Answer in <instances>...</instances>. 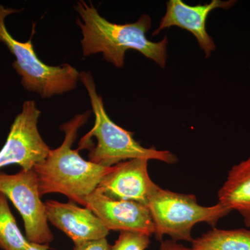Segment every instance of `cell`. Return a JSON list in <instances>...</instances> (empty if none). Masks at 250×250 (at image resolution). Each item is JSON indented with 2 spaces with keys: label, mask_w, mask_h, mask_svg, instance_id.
<instances>
[{
  "label": "cell",
  "mask_w": 250,
  "mask_h": 250,
  "mask_svg": "<svg viewBox=\"0 0 250 250\" xmlns=\"http://www.w3.org/2000/svg\"><path fill=\"white\" fill-rule=\"evenodd\" d=\"M0 192L12 202L22 217L27 241L49 246L54 236L45 203L41 200L35 170H21L14 174L0 172Z\"/></svg>",
  "instance_id": "6"
},
{
  "label": "cell",
  "mask_w": 250,
  "mask_h": 250,
  "mask_svg": "<svg viewBox=\"0 0 250 250\" xmlns=\"http://www.w3.org/2000/svg\"><path fill=\"white\" fill-rule=\"evenodd\" d=\"M191 250H250V230L213 228L194 238Z\"/></svg>",
  "instance_id": "13"
},
{
  "label": "cell",
  "mask_w": 250,
  "mask_h": 250,
  "mask_svg": "<svg viewBox=\"0 0 250 250\" xmlns=\"http://www.w3.org/2000/svg\"><path fill=\"white\" fill-rule=\"evenodd\" d=\"M146 206L154 223V234L160 241L168 236L172 241L192 243V230L195 225L207 223L215 228L220 219L231 212L219 202L204 207L199 205L195 195L171 191L158 185Z\"/></svg>",
  "instance_id": "4"
},
{
  "label": "cell",
  "mask_w": 250,
  "mask_h": 250,
  "mask_svg": "<svg viewBox=\"0 0 250 250\" xmlns=\"http://www.w3.org/2000/svg\"><path fill=\"white\" fill-rule=\"evenodd\" d=\"M29 241L18 228L10 210L7 197L0 192V249L26 250Z\"/></svg>",
  "instance_id": "14"
},
{
  "label": "cell",
  "mask_w": 250,
  "mask_h": 250,
  "mask_svg": "<svg viewBox=\"0 0 250 250\" xmlns=\"http://www.w3.org/2000/svg\"><path fill=\"white\" fill-rule=\"evenodd\" d=\"M73 250H111L106 238L75 244Z\"/></svg>",
  "instance_id": "16"
},
{
  "label": "cell",
  "mask_w": 250,
  "mask_h": 250,
  "mask_svg": "<svg viewBox=\"0 0 250 250\" xmlns=\"http://www.w3.org/2000/svg\"><path fill=\"white\" fill-rule=\"evenodd\" d=\"M91 111L76 115L64 123L60 129L65 134L62 144L51 149L48 156L34 167L41 196L61 193L69 200L85 205V197L98 188L104 176L112 167H104L85 161L72 149L79 129L88 121Z\"/></svg>",
  "instance_id": "2"
},
{
  "label": "cell",
  "mask_w": 250,
  "mask_h": 250,
  "mask_svg": "<svg viewBox=\"0 0 250 250\" xmlns=\"http://www.w3.org/2000/svg\"><path fill=\"white\" fill-rule=\"evenodd\" d=\"M75 9L80 15L76 22L83 36L81 44L84 57L102 53L105 60L121 68L126 51L134 49L165 67L168 40L167 37L159 42L147 39L146 34L152 26L150 16L142 15L136 22L119 24L103 18L93 3L78 1Z\"/></svg>",
  "instance_id": "1"
},
{
  "label": "cell",
  "mask_w": 250,
  "mask_h": 250,
  "mask_svg": "<svg viewBox=\"0 0 250 250\" xmlns=\"http://www.w3.org/2000/svg\"><path fill=\"white\" fill-rule=\"evenodd\" d=\"M159 250H191V248H187L177 243V241L166 240V241H161Z\"/></svg>",
  "instance_id": "17"
},
{
  "label": "cell",
  "mask_w": 250,
  "mask_h": 250,
  "mask_svg": "<svg viewBox=\"0 0 250 250\" xmlns=\"http://www.w3.org/2000/svg\"><path fill=\"white\" fill-rule=\"evenodd\" d=\"M219 203L236 210L250 228V157L236 164L229 171L226 180L219 189Z\"/></svg>",
  "instance_id": "12"
},
{
  "label": "cell",
  "mask_w": 250,
  "mask_h": 250,
  "mask_svg": "<svg viewBox=\"0 0 250 250\" xmlns=\"http://www.w3.org/2000/svg\"><path fill=\"white\" fill-rule=\"evenodd\" d=\"M80 81L88 92L95 117L93 127L81 139L78 149L89 147L91 138H96L98 143L88 154L90 161L104 167H112L134 159L159 161L167 164L177 163L178 158L173 153L143 147L133 137L134 133L112 121L105 110L103 98L97 93L95 81L90 72H81Z\"/></svg>",
  "instance_id": "3"
},
{
  "label": "cell",
  "mask_w": 250,
  "mask_h": 250,
  "mask_svg": "<svg viewBox=\"0 0 250 250\" xmlns=\"http://www.w3.org/2000/svg\"><path fill=\"white\" fill-rule=\"evenodd\" d=\"M49 246L46 245L37 244V243L29 242L27 250H49Z\"/></svg>",
  "instance_id": "18"
},
{
  "label": "cell",
  "mask_w": 250,
  "mask_h": 250,
  "mask_svg": "<svg viewBox=\"0 0 250 250\" xmlns=\"http://www.w3.org/2000/svg\"><path fill=\"white\" fill-rule=\"evenodd\" d=\"M150 237L139 231H121L111 250H146L150 244Z\"/></svg>",
  "instance_id": "15"
},
{
  "label": "cell",
  "mask_w": 250,
  "mask_h": 250,
  "mask_svg": "<svg viewBox=\"0 0 250 250\" xmlns=\"http://www.w3.org/2000/svg\"><path fill=\"white\" fill-rule=\"evenodd\" d=\"M148 161L134 159L112 166L97 190L112 198L147 205L151 192L157 186L149 177Z\"/></svg>",
  "instance_id": "9"
},
{
  "label": "cell",
  "mask_w": 250,
  "mask_h": 250,
  "mask_svg": "<svg viewBox=\"0 0 250 250\" xmlns=\"http://www.w3.org/2000/svg\"><path fill=\"white\" fill-rule=\"evenodd\" d=\"M235 3L236 1L233 0H213L209 4L190 6L182 0H170L166 4V14L161 18L159 27L153 32L152 35H157L163 29L171 27L186 29L196 38L199 46L205 52L206 57H208L216 48L213 39L207 30L208 15L216 9H230Z\"/></svg>",
  "instance_id": "10"
},
{
  "label": "cell",
  "mask_w": 250,
  "mask_h": 250,
  "mask_svg": "<svg viewBox=\"0 0 250 250\" xmlns=\"http://www.w3.org/2000/svg\"><path fill=\"white\" fill-rule=\"evenodd\" d=\"M21 11L7 9L0 4V42L16 57L13 67L21 77L23 87L43 99L75 89L80 80V72L68 63L51 66L42 62L36 54L31 41L34 31L29 40L24 42L16 40L11 35L5 19Z\"/></svg>",
  "instance_id": "5"
},
{
  "label": "cell",
  "mask_w": 250,
  "mask_h": 250,
  "mask_svg": "<svg viewBox=\"0 0 250 250\" xmlns=\"http://www.w3.org/2000/svg\"><path fill=\"white\" fill-rule=\"evenodd\" d=\"M41 114L34 100L23 104L22 111L15 118L0 150V169L17 164L22 170H33L48 156L51 149L38 129Z\"/></svg>",
  "instance_id": "7"
},
{
  "label": "cell",
  "mask_w": 250,
  "mask_h": 250,
  "mask_svg": "<svg viewBox=\"0 0 250 250\" xmlns=\"http://www.w3.org/2000/svg\"><path fill=\"white\" fill-rule=\"evenodd\" d=\"M85 207L109 231H139L150 236L154 233L150 212L143 204L112 198L95 189L85 197Z\"/></svg>",
  "instance_id": "8"
},
{
  "label": "cell",
  "mask_w": 250,
  "mask_h": 250,
  "mask_svg": "<svg viewBox=\"0 0 250 250\" xmlns=\"http://www.w3.org/2000/svg\"><path fill=\"white\" fill-rule=\"evenodd\" d=\"M45 205L49 223L66 234L74 244L106 238L109 233L88 208L54 200H48Z\"/></svg>",
  "instance_id": "11"
}]
</instances>
